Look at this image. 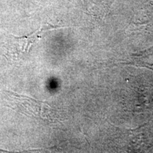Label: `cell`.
Segmentation results:
<instances>
[{
    "instance_id": "cell-1",
    "label": "cell",
    "mask_w": 153,
    "mask_h": 153,
    "mask_svg": "<svg viewBox=\"0 0 153 153\" xmlns=\"http://www.w3.org/2000/svg\"><path fill=\"white\" fill-rule=\"evenodd\" d=\"M60 27V26H53V25L47 24L42 25L40 29L30 35L20 36V37L12 36L13 39H14V41H12L13 47L14 48L15 52L17 53L16 55L27 54L29 52L30 49L33 45V44L41 38V33L46 30L54 29V28Z\"/></svg>"
},
{
    "instance_id": "cell-2",
    "label": "cell",
    "mask_w": 153,
    "mask_h": 153,
    "mask_svg": "<svg viewBox=\"0 0 153 153\" xmlns=\"http://www.w3.org/2000/svg\"><path fill=\"white\" fill-rule=\"evenodd\" d=\"M131 64L135 66L145 67L153 70V47L132 56Z\"/></svg>"
},
{
    "instance_id": "cell-3",
    "label": "cell",
    "mask_w": 153,
    "mask_h": 153,
    "mask_svg": "<svg viewBox=\"0 0 153 153\" xmlns=\"http://www.w3.org/2000/svg\"><path fill=\"white\" fill-rule=\"evenodd\" d=\"M141 99V104L143 106L148 108H153V89H151L145 91Z\"/></svg>"
}]
</instances>
